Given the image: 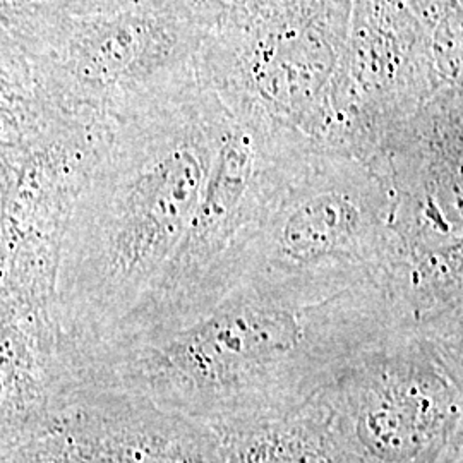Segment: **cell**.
Wrapping results in <instances>:
<instances>
[{
  "mask_svg": "<svg viewBox=\"0 0 463 463\" xmlns=\"http://www.w3.org/2000/svg\"><path fill=\"white\" fill-rule=\"evenodd\" d=\"M462 84L430 97L371 168L392 198V290L414 321L463 309Z\"/></svg>",
  "mask_w": 463,
  "mask_h": 463,
  "instance_id": "obj_7",
  "label": "cell"
},
{
  "mask_svg": "<svg viewBox=\"0 0 463 463\" xmlns=\"http://www.w3.org/2000/svg\"><path fill=\"white\" fill-rule=\"evenodd\" d=\"M114 128L53 110L0 149V298L55 306L67 227Z\"/></svg>",
  "mask_w": 463,
  "mask_h": 463,
  "instance_id": "obj_9",
  "label": "cell"
},
{
  "mask_svg": "<svg viewBox=\"0 0 463 463\" xmlns=\"http://www.w3.org/2000/svg\"><path fill=\"white\" fill-rule=\"evenodd\" d=\"M57 110L114 124L199 83L208 19L191 0L72 16L47 0L0 14Z\"/></svg>",
  "mask_w": 463,
  "mask_h": 463,
  "instance_id": "obj_4",
  "label": "cell"
},
{
  "mask_svg": "<svg viewBox=\"0 0 463 463\" xmlns=\"http://www.w3.org/2000/svg\"><path fill=\"white\" fill-rule=\"evenodd\" d=\"M67 383L55 306L0 298V451L57 430Z\"/></svg>",
  "mask_w": 463,
  "mask_h": 463,
  "instance_id": "obj_12",
  "label": "cell"
},
{
  "mask_svg": "<svg viewBox=\"0 0 463 463\" xmlns=\"http://www.w3.org/2000/svg\"><path fill=\"white\" fill-rule=\"evenodd\" d=\"M395 268L386 184L361 160L307 141L266 194L232 280L309 304L363 285L388 290Z\"/></svg>",
  "mask_w": 463,
  "mask_h": 463,
  "instance_id": "obj_3",
  "label": "cell"
},
{
  "mask_svg": "<svg viewBox=\"0 0 463 463\" xmlns=\"http://www.w3.org/2000/svg\"><path fill=\"white\" fill-rule=\"evenodd\" d=\"M53 110L26 55L0 23V149L36 131Z\"/></svg>",
  "mask_w": 463,
  "mask_h": 463,
  "instance_id": "obj_14",
  "label": "cell"
},
{
  "mask_svg": "<svg viewBox=\"0 0 463 463\" xmlns=\"http://www.w3.org/2000/svg\"><path fill=\"white\" fill-rule=\"evenodd\" d=\"M194 83L117 122L67 227L55 319L71 347L99 340L179 248L229 122Z\"/></svg>",
  "mask_w": 463,
  "mask_h": 463,
  "instance_id": "obj_2",
  "label": "cell"
},
{
  "mask_svg": "<svg viewBox=\"0 0 463 463\" xmlns=\"http://www.w3.org/2000/svg\"><path fill=\"white\" fill-rule=\"evenodd\" d=\"M306 141V136L263 118L231 114L179 248L148 292L103 336L165 330L229 294L233 260L246 232Z\"/></svg>",
  "mask_w": 463,
  "mask_h": 463,
  "instance_id": "obj_8",
  "label": "cell"
},
{
  "mask_svg": "<svg viewBox=\"0 0 463 463\" xmlns=\"http://www.w3.org/2000/svg\"><path fill=\"white\" fill-rule=\"evenodd\" d=\"M0 463H78L55 430L0 451Z\"/></svg>",
  "mask_w": 463,
  "mask_h": 463,
  "instance_id": "obj_15",
  "label": "cell"
},
{
  "mask_svg": "<svg viewBox=\"0 0 463 463\" xmlns=\"http://www.w3.org/2000/svg\"><path fill=\"white\" fill-rule=\"evenodd\" d=\"M55 9L72 14V16H91V14H107L137 5H146L158 0H47Z\"/></svg>",
  "mask_w": 463,
  "mask_h": 463,
  "instance_id": "obj_16",
  "label": "cell"
},
{
  "mask_svg": "<svg viewBox=\"0 0 463 463\" xmlns=\"http://www.w3.org/2000/svg\"><path fill=\"white\" fill-rule=\"evenodd\" d=\"M34 2H42V0H0V14L16 11V9H21L24 5H30V4H34Z\"/></svg>",
  "mask_w": 463,
  "mask_h": 463,
  "instance_id": "obj_17",
  "label": "cell"
},
{
  "mask_svg": "<svg viewBox=\"0 0 463 463\" xmlns=\"http://www.w3.org/2000/svg\"><path fill=\"white\" fill-rule=\"evenodd\" d=\"M348 19L350 0L220 17L204 34L199 80L232 116L258 117L325 146Z\"/></svg>",
  "mask_w": 463,
  "mask_h": 463,
  "instance_id": "obj_6",
  "label": "cell"
},
{
  "mask_svg": "<svg viewBox=\"0 0 463 463\" xmlns=\"http://www.w3.org/2000/svg\"><path fill=\"white\" fill-rule=\"evenodd\" d=\"M405 323L381 285L300 304L241 283L179 325L64 345V355L69 384L146 398L218 432L306 402Z\"/></svg>",
  "mask_w": 463,
  "mask_h": 463,
  "instance_id": "obj_1",
  "label": "cell"
},
{
  "mask_svg": "<svg viewBox=\"0 0 463 463\" xmlns=\"http://www.w3.org/2000/svg\"><path fill=\"white\" fill-rule=\"evenodd\" d=\"M443 88L432 33L409 0H350L325 148L373 164L398 128Z\"/></svg>",
  "mask_w": 463,
  "mask_h": 463,
  "instance_id": "obj_10",
  "label": "cell"
},
{
  "mask_svg": "<svg viewBox=\"0 0 463 463\" xmlns=\"http://www.w3.org/2000/svg\"><path fill=\"white\" fill-rule=\"evenodd\" d=\"M193 2H194V4L198 2L199 5H203V7H208V5H206V4H208V0H193Z\"/></svg>",
  "mask_w": 463,
  "mask_h": 463,
  "instance_id": "obj_18",
  "label": "cell"
},
{
  "mask_svg": "<svg viewBox=\"0 0 463 463\" xmlns=\"http://www.w3.org/2000/svg\"><path fill=\"white\" fill-rule=\"evenodd\" d=\"M463 313L405 323L319 390L355 463H436L463 432Z\"/></svg>",
  "mask_w": 463,
  "mask_h": 463,
  "instance_id": "obj_5",
  "label": "cell"
},
{
  "mask_svg": "<svg viewBox=\"0 0 463 463\" xmlns=\"http://www.w3.org/2000/svg\"><path fill=\"white\" fill-rule=\"evenodd\" d=\"M55 430L78 463H227L210 426L109 388L69 384Z\"/></svg>",
  "mask_w": 463,
  "mask_h": 463,
  "instance_id": "obj_11",
  "label": "cell"
},
{
  "mask_svg": "<svg viewBox=\"0 0 463 463\" xmlns=\"http://www.w3.org/2000/svg\"><path fill=\"white\" fill-rule=\"evenodd\" d=\"M227 463H355L317 392L294 407L218 430Z\"/></svg>",
  "mask_w": 463,
  "mask_h": 463,
  "instance_id": "obj_13",
  "label": "cell"
}]
</instances>
